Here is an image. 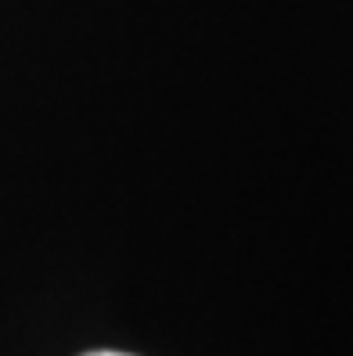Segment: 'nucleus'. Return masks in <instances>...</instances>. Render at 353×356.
<instances>
[{
  "mask_svg": "<svg viewBox=\"0 0 353 356\" xmlns=\"http://www.w3.org/2000/svg\"><path fill=\"white\" fill-rule=\"evenodd\" d=\"M83 356H130V353H116V349H97V353H83Z\"/></svg>",
  "mask_w": 353,
  "mask_h": 356,
  "instance_id": "obj_1",
  "label": "nucleus"
}]
</instances>
